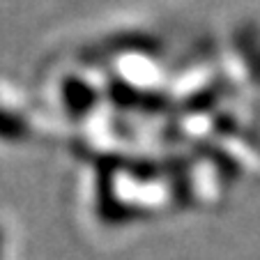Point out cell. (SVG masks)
<instances>
[{"instance_id": "obj_1", "label": "cell", "mask_w": 260, "mask_h": 260, "mask_svg": "<svg viewBox=\"0 0 260 260\" xmlns=\"http://www.w3.org/2000/svg\"><path fill=\"white\" fill-rule=\"evenodd\" d=\"M21 132H23L21 120H16L14 115L5 113V111H0V136L3 138H16Z\"/></svg>"}]
</instances>
